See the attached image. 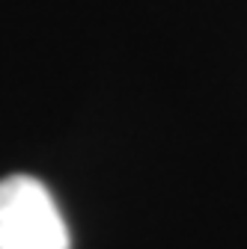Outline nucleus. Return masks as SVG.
<instances>
[{"label":"nucleus","instance_id":"1","mask_svg":"<svg viewBox=\"0 0 247 249\" xmlns=\"http://www.w3.org/2000/svg\"><path fill=\"white\" fill-rule=\"evenodd\" d=\"M0 249H72L63 213L33 175L0 181Z\"/></svg>","mask_w":247,"mask_h":249}]
</instances>
